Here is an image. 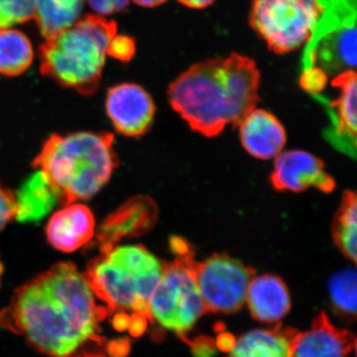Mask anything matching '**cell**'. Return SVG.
Instances as JSON below:
<instances>
[{"label": "cell", "mask_w": 357, "mask_h": 357, "mask_svg": "<svg viewBox=\"0 0 357 357\" xmlns=\"http://www.w3.org/2000/svg\"><path fill=\"white\" fill-rule=\"evenodd\" d=\"M109 317L86 274L58 263L16 290L0 325L48 357L105 354L100 324Z\"/></svg>", "instance_id": "6da1fadb"}, {"label": "cell", "mask_w": 357, "mask_h": 357, "mask_svg": "<svg viewBox=\"0 0 357 357\" xmlns=\"http://www.w3.org/2000/svg\"><path fill=\"white\" fill-rule=\"evenodd\" d=\"M259 83L255 63L234 54L192 66L171 84L169 100L192 129L213 137L255 109Z\"/></svg>", "instance_id": "7a4b0ae2"}, {"label": "cell", "mask_w": 357, "mask_h": 357, "mask_svg": "<svg viewBox=\"0 0 357 357\" xmlns=\"http://www.w3.org/2000/svg\"><path fill=\"white\" fill-rule=\"evenodd\" d=\"M164 264L142 245H115L91 260L84 272L98 299L119 331L132 319H148V303Z\"/></svg>", "instance_id": "3957f363"}, {"label": "cell", "mask_w": 357, "mask_h": 357, "mask_svg": "<svg viewBox=\"0 0 357 357\" xmlns=\"http://www.w3.org/2000/svg\"><path fill=\"white\" fill-rule=\"evenodd\" d=\"M57 188L63 204L93 198L119 165L114 135L107 132L54 134L33 163Z\"/></svg>", "instance_id": "277c9868"}, {"label": "cell", "mask_w": 357, "mask_h": 357, "mask_svg": "<svg viewBox=\"0 0 357 357\" xmlns=\"http://www.w3.org/2000/svg\"><path fill=\"white\" fill-rule=\"evenodd\" d=\"M115 35L114 21L100 15L81 18L42 45V74L82 95H93L102 79L105 57Z\"/></svg>", "instance_id": "5b68a950"}, {"label": "cell", "mask_w": 357, "mask_h": 357, "mask_svg": "<svg viewBox=\"0 0 357 357\" xmlns=\"http://www.w3.org/2000/svg\"><path fill=\"white\" fill-rule=\"evenodd\" d=\"M175 258L164 264L163 273L148 303V319L178 335H187L206 314L196 278V264L189 244L171 241Z\"/></svg>", "instance_id": "8992f818"}, {"label": "cell", "mask_w": 357, "mask_h": 357, "mask_svg": "<svg viewBox=\"0 0 357 357\" xmlns=\"http://www.w3.org/2000/svg\"><path fill=\"white\" fill-rule=\"evenodd\" d=\"M321 14L303 56L302 74L328 79L357 70V0H319Z\"/></svg>", "instance_id": "52a82bcc"}, {"label": "cell", "mask_w": 357, "mask_h": 357, "mask_svg": "<svg viewBox=\"0 0 357 357\" xmlns=\"http://www.w3.org/2000/svg\"><path fill=\"white\" fill-rule=\"evenodd\" d=\"M321 14L319 0H253L250 24L275 53L307 43Z\"/></svg>", "instance_id": "ba28073f"}, {"label": "cell", "mask_w": 357, "mask_h": 357, "mask_svg": "<svg viewBox=\"0 0 357 357\" xmlns=\"http://www.w3.org/2000/svg\"><path fill=\"white\" fill-rule=\"evenodd\" d=\"M252 268L227 255L197 262L196 278L206 312L232 314L245 304Z\"/></svg>", "instance_id": "9c48e42d"}, {"label": "cell", "mask_w": 357, "mask_h": 357, "mask_svg": "<svg viewBox=\"0 0 357 357\" xmlns=\"http://www.w3.org/2000/svg\"><path fill=\"white\" fill-rule=\"evenodd\" d=\"M275 158L271 183L278 191L303 192L312 187L331 192L335 188L324 162L309 152L289 150Z\"/></svg>", "instance_id": "30bf717a"}, {"label": "cell", "mask_w": 357, "mask_h": 357, "mask_svg": "<svg viewBox=\"0 0 357 357\" xmlns=\"http://www.w3.org/2000/svg\"><path fill=\"white\" fill-rule=\"evenodd\" d=\"M105 109L114 128L130 137L146 133L154 119L151 96L135 84H121L109 89Z\"/></svg>", "instance_id": "8fae6325"}, {"label": "cell", "mask_w": 357, "mask_h": 357, "mask_svg": "<svg viewBox=\"0 0 357 357\" xmlns=\"http://www.w3.org/2000/svg\"><path fill=\"white\" fill-rule=\"evenodd\" d=\"M158 208L153 199L136 197L105 218L96 232L100 252L119 245L124 238L141 236L149 231L157 220Z\"/></svg>", "instance_id": "7c38bea8"}, {"label": "cell", "mask_w": 357, "mask_h": 357, "mask_svg": "<svg viewBox=\"0 0 357 357\" xmlns=\"http://www.w3.org/2000/svg\"><path fill=\"white\" fill-rule=\"evenodd\" d=\"M96 232L93 211L79 202L63 204V208L52 215L46 227L48 243L66 253L88 245L95 238Z\"/></svg>", "instance_id": "4fadbf2b"}, {"label": "cell", "mask_w": 357, "mask_h": 357, "mask_svg": "<svg viewBox=\"0 0 357 357\" xmlns=\"http://www.w3.org/2000/svg\"><path fill=\"white\" fill-rule=\"evenodd\" d=\"M354 333L333 325L326 312L312 319L311 328L298 332L293 357H349L354 351Z\"/></svg>", "instance_id": "5bb4252c"}, {"label": "cell", "mask_w": 357, "mask_h": 357, "mask_svg": "<svg viewBox=\"0 0 357 357\" xmlns=\"http://www.w3.org/2000/svg\"><path fill=\"white\" fill-rule=\"evenodd\" d=\"M337 91L335 100L328 102L332 117V139L342 151L357 156V70L333 77Z\"/></svg>", "instance_id": "9a60e30c"}, {"label": "cell", "mask_w": 357, "mask_h": 357, "mask_svg": "<svg viewBox=\"0 0 357 357\" xmlns=\"http://www.w3.org/2000/svg\"><path fill=\"white\" fill-rule=\"evenodd\" d=\"M237 126L244 149L255 158H275L285 146V129L277 117L266 110H251Z\"/></svg>", "instance_id": "2e32d148"}, {"label": "cell", "mask_w": 357, "mask_h": 357, "mask_svg": "<svg viewBox=\"0 0 357 357\" xmlns=\"http://www.w3.org/2000/svg\"><path fill=\"white\" fill-rule=\"evenodd\" d=\"M245 303L257 321L279 323L290 311V292L279 277L270 274L255 276L249 284Z\"/></svg>", "instance_id": "e0dca14e"}, {"label": "cell", "mask_w": 357, "mask_h": 357, "mask_svg": "<svg viewBox=\"0 0 357 357\" xmlns=\"http://www.w3.org/2000/svg\"><path fill=\"white\" fill-rule=\"evenodd\" d=\"M15 218L20 222L34 223L50 215L52 211L63 204L57 188L43 171L37 169L14 195Z\"/></svg>", "instance_id": "ac0fdd59"}, {"label": "cell", "mask_w": 357, "mask_h": 357, "mask_svg": "<svg viewBox=\"0 0 357 357\" xmlns=\"http://www.w3.org/2000/svg\"><path fill=\"white\" fill-rule=\"evenodd\" d=\"M297 333L295 328L281 326L251 331L237 338L229 357H293Z\"/></svg>", "instance_id": "d6986e66"}, {"label": "cell", "mask_w": 357, "mask_h": 357, "mask_svg": "<svg viewBox=\"0 0 357 357\" xmlns=\"http://www.w3.org/2000/svg\"><path fill=\"white\" fill-rule=\"evenodd\" d=\"M84 0H35V16L40 32L50 39L81 20Z\"/></svg>", "instance_id": "ffe728a7"}, {"label": "cell", "mask_w": 357, "mask_h": 357, "mask_svg": "<svg viewBox=\"0 0 357 357\" xmlns=\"http://www.w3.org/2000/svg\"><path fill=\"white\" fill-rule=\"evenodd\" d=\"M34 58L30 40L20 30H0V76L16 77L23 74Z\"/></svg>", "instance_id": "44dd1931"}, {"label": "cell", "mask_w": 357, "mask_h": 357, "mask_svg": "<svg viewBox=\"0 0 357 357\" xmlns=\"http://www.w3.org/2000/svg\"><path fill=\"white\" fill-rule=\"evenodd\" d=\"M333 241L357 268V191H347L333 222Z\"/></svg>", "instance_id": "7402d4cb"}, {"label": "cell", "mask_w": 357, "mask_h": 357, "mask_svg": "<svg viewBox=\"0 0 357 357\" xmlns=\"http://www.w3.org/2000/svg\"><path fill=\"white\" fill-rule=\"evenodd\" d=\"M333 311L345 321H357V268L335 272L328 281Z\"/></svg>", "instance_id": "603a6c76"}, {"label": "cell", "mask_w": 357, "mask_h": 357, "mask_svg": "<svg viewBox=\"0 0 357 357\" xmlns=\"http://www.w3.org/2000/svg\"><path fill=\"white\" fill-rule=\"evenodd\" d=\"M35 16V0H0V30L27 22Z\"/></svg>", "instance_id": "cb8c5ba5"}, {"label": "cell", "mask_w": 357, "mask_h": 357, "mask_svg": "<svg viewBox=\"0 0 357 357\" xmlns=\"http://www.w3.org/2000/svg\"><path fill=\"white\" fill-rule=\"evenodd\" d=\"M15 217L14 194L0 184V231Z\"/></svg>", "instance_id": "d4e9b609"}, {"label": "cell", "mask_w": 357, "mask_h": 357, "mask_svg": "<svg viewBox=\"0 0 357 357\" xmlns=\"http://www.w3.org/2000/svg\"><path fill=\"white\" fill-rule=\"evenodd\" d=\"M134 52H135V44L132 39L126 36H116L112 40L109 45L107 55L112 57L119 59L121 61H128L132 57Z\"/></svg>", "instance_id": "484cf974"}, {"label": "cell", "mask_w": 357, "mask_h": 357, "mask_svg": "<svg viewBox=\"0 0 357 357\" xmlns=\"http://www.w3.org/2000/svg\"><path fill=\"white\" fill-rule=\"evenodd\" d=\"M89 6L100 15L121 13L128 6L129 0H88Z\"/></svg>", "instance_id": "4316f807"}, {"label": "cell", "mask_w": 357, "mask_h": 357, "mask_svg": "<svg viewBox=\"0 0 357 357\" xmlns=\"http://www.w3.org/2000/svg\"><path fill=\"white\" fill-rule=\"evenodd\" d=\"M178 1L191 8H204L213 3L215 0H178Z\"/></svg>", "instance_id": "83f0119b"}, {"label": "cell", "mask_w": 357, "mask_h": 357, "mask_svg": "<svg viewBox=\"0 0 357 357\" xmlns=\"http://www.w3.org/2000/svg\"><path fill=\"white\" fill-rule=\"evenodd\" d=\"M138 6L144 7H155L165 2L166 0H133Z\"/></svg>", "instance_id": "f1b7e54d"}, {"label": "cell", "mask_w": 357, "mask_h": 357, "mask_svg": "<svg viewBox=\"0 0 357 357\" xmlns=\"http://www.w3.org/2000/svg\"><path fill=\"white\" fill-rule=\"evenodd\" d=\"M2 273H3V265H2L1 260H0V281H1Z\"/></svg>", "instance_id": "f546056e"}, {"label": "cell", "mask_w": 357, "mask_h": 357, "mask_svg": "<svg viewBox=\"0 0 357 357\" xmlns=\"http://www.w3.org/2000/svg\"><path fill=\"white\" fill-rule=\"evenodd\" d=\"M354 351H356V356L357 357V337L354 340Z\"/></svg>", "instance_id": "4dcf8cb0"}, {"label": "cell", "mask_w": 357, "mask_h": 357, "mask_svg": "<svg viewBox=\"0 0 357 357\" xmlns=\"http://www.w3.org/2000/svg\"><path fill=\"white\" fill-rule=\"evenodd\" d=\"M88 357H107L105 354H93V356H88Z\"/></svg>", "instance_id": "1f68e13d"}]
</instances>
